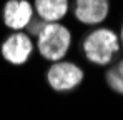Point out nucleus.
Returning a JSON list of instances; mask_svg holds the SVG:
<instances>
[{
    "label": "nucleus",
    "instance_id": "1",
    "mask_svg": "<svg viewBox=\"0 0 123 120\" xmlns=\"http://www.w3.org/2000/svg\"><path fill=\"white\" fill-rule=\"evenodd\" d=\"M82 48L88 62L95 65H106L120 50V35L111 28H97L83 39Z\"/></svg>",
    "mask_w": 123,
    "mask_h": 120
},
{
    "label": "nucleus",
    "instance_id": "2",
    "mask_svg": "<svg viewBox=\"0 0 123 120\" xmlns=\"http://www.w3.org/2000/svg\"><path fill=\"white\" fill-rule=\"evenodd\" d=\"M72 45V32L60 22L45 23L37 37V50L48 62H60L65 59Z\"/></svg>",
    "mask_w": 123,
    "mask_h": 120
},
{
    "label": "nucleus",
    "instance_id": "3",
    "mask_svg": "<svg viewBox=\"0 0 123 120\" xmlns=\"http://www.w3.org/2000/svg\"><path fill=\"white\" fill-rule=\"evenodd\" d=\"M83 77H85V72L82 70V67L68 60L53 62L47 70L48 85L52 87V90L60 92V93L77 88L83 82Z\"/></svg>",
    "mask_w": 123,
    "mask_h": 120
},
{
    "label": "nucleus",
    "instance_id": "4",
    "mask_svg": "<svg viewBox=\"0 0 123 120\" xmlns=\"http://www.w3.org/2000/svg\"><path fill=\"white\" fill-rule=\"evenodd\" d=\"M33 40L25 32H12L0 45V53L8 63L18 67L27 63L33 53Z\"/></svg>",
    "mask_w": 123,
    "mask_h": 120
},
{
    "label": "nucleus",
    "instance_id": "5",
    "mask_svg": "<svg viewBox=\"0 0 123 120\" xmlns=\"http://www.w3.org/2000/svg\"><path fill=\"white\" fill-rule=\"evenodd\" d=\"M3 25L13 32H23L33 19V5L28 0H8L2 10Z\"/></svg>",
    "mask_w": 123,
    "mask_h": 120
},
{
    "label": "nucleus",
    "instance_id": "6",
    "mask_svg": "<svg viewBox=\"0 0 123 120\" xmlns=\"http://www.w3.org/2000/svg\"><path fill=\"white\" fill-rule=\"evenodd\" d=\"M110 0H75L73 17L83 25H98L108 17Z\"/></svg>",
    "mask_w": 123,
    "mask_h": 120
},
{
    "label": "nucleus",
    "instance_id": "7",
    "mask_svg": "<svg viewBox=\"0 0 123 120\" xmlns=\"http://www.w3.org/2000/svg\"><path fill=\"white\" fill-rule=\"evenodd\" d=\"M68 0H35L33 10L37 12V17L47 23L60 22L68 13Z\"/></svg>",
    "mask_w": 123,
    "mask_h": 120
},
{
    "label": "nucleus",
    "instance_id": "8",
    "mask_svg": "<svg viewBox=\"0 0 123 120\" xmlns=\"http://www.w3.org/2000/svg\"><path fill=\"white\" fill-rule=\"evenodd\" d=\"M106 82H108V85L111 87V90H115V92H118V93L123 95V77L115 70V68H111V70L106 73Z\"/></svg>",
    "mask_w": 123,
    "mask_h": 120
},
{
    "label": "nucleus",
    "instance_id": "9",
    "mask_svg": "<svg viewBox=\"0 0 123 120\" xmlns=\"http://www.w3.org/2000/svg\"><path fill=\"white\" fill-rule=\"evenodd\" d=\"M45 23L47 22H43L42 19H38V17H35V19H32V22L27 25V33L28 35H32V37H38V33L42 32V28L45 27Z\"/></svg>",
    "mask_w": 123,
    "mask_h": 120
},
{
    "label": "nucleus",
    "instance_id": "10",
    "mask_svg": "<svg viewBox=\"0 0 123 120\" xmlns=\"http://www.w3.org/2000/svg\"><path fill=\"white\" fill-rule=\"evenodd\" d=\"M115 70H117V72L123 77V60H122V62H118V65H117V68H115Z\"/></svg>",
    "mask_w": 123,
    "mask_h": 120
},
{
    "label": "nucleus",
    "instance_id": "11",
    "mask_svg": "<svg viewBox=\"0 0 123 120\" xmlns=\"http://www.w3.org/2000/svg\"><path fill=\"white\" fill-rule=\"evenodd\" d=\"M118 35H120V40L123 42V25H122V30H120V33H118Z\"/></svg>",
    "mask_w": 123,
    "mask_h": 120
}]
</instances>
